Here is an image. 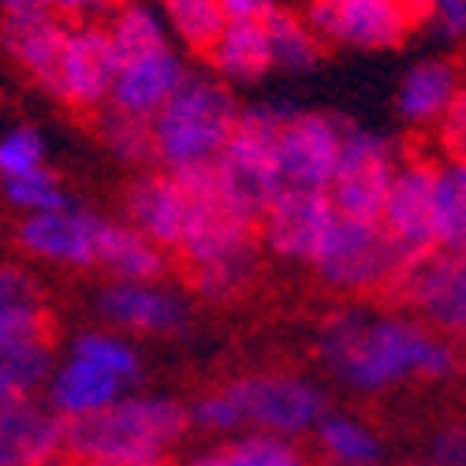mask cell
I'll return each mask as SVG.
<instances>
[{"instance_id": "obj_11", "label": "cell", "mask_w": 466, "mask_h": 466, "mask_svg": "<svg viewBox=\"0 0 466 466\" xmlns=\"http://www.w3.org/2000/svg\"><path fill=\"white\" fill-rule=\"evenodd\" d=\"M347 124L325 112H295L280 127L277 142V161L284 190H309V194H329L336 168H339V149H343Z\"/></svg>"}, {"instance_id": "obj_4", "label": "cell", "mask_w": 466, "mask_h": 466, "mask_svg": "<svg viewBox=\"0 0 466 466\" xmlns=\"http://www.w3.org/2000/svg\"><path fill=\"white\" fill-rule=\"evenodd\" d=\"M288 116H291V108L277 105V101L243 108L236 131H231L224 153L217 157V172H220V183H224V194L231 198V206L258 224L268 213V206L284 194L277 142H280V127Z\"/></svg>"}, {"instance_id": "obj_40", "label": "cell", "mask_w": 466, "mask_h": 466, "mask_svg": "<svg viewBox=\"0 0 466 466\" xmlns=\"http://www.w3.org/2000/svg\"><path fill=\"white\" fill-rule=\"evenodd\" d=\"M46 5L67 26H90L116 12V0H46Z\"/></svg>"}, {"instance_id": "obj_7", "label": "cell", "mask_w": 466, "mask_h": 466, "mask_svg": "<svg viewBox=\"0 0 466 466\" xmlns=\"http://www.w3.org/2000/svg\"><path fill=\"white\" fill-rule=\"evenodd\" d=\"M388 295L403 302L407 314L430 325L437 336L466 343V254L433 250L403 265Z\"/></svg>"}, {"instance_id": "obj_42", "label": "cell", "mask_w": 466, "mask_h": 466, "mask_svg": "<svg viewBox=\"0 0 466 466\" xmlns=\"http://www.w3.org/2000/svg\"><path fill=\"white\" fill-rule=\"evenodd\" d=\"M228 23H265L280 5L277 0H220Z\"/></svg>"}, {"instance_id": "obj_15", "label": "cell", "mask_w": 466, "mask_h": 466, "mask_svg": "<svg viewBox=\"0 0 466 466\" xmlns=\"http://www.w3.org/2000/svg\"><path fill=\"white\" fill-rule=\"evenodd\" d=\"M339 213L329 194L309 190H284L280 198L268 206V213L258 224V243L291 265H314L321 254L329 231L336 228Z\"/></svg>"}, {"instance_id": "obj_27", "label": "cell", "mask_w": 466, "mask_h": 466, "mask_svg": "<svg viewBox=\"0 0 466 466\" xmlns=\"http://www.w3.org/2000/svg\"><path fill=\"white\" fill-rule=\"evenodd\" d=\"M265 30H268V46H273V64L280 71L306 75V71H314L321 64L325 46H321V37L306 26V19L299 12L277 8L265 19Z\"/></svg>"}, {"instance_id": "obj_30", "label": "cell", "mask_w": 466, "mask_h": 466, "mask_svg": "<svg viewBox=\"0 0 466 466\" xmlns=\"http://www.w3.org/2000/svg\"><path fill=\"white\" fill-rule=\"evenodd\" d=\"M437 247L466 254V161H437Z\"/></svg>"}, {"instance_id": "obj_19", "label": "cell", "mask_w": 466, "mask_h": 466, "mask_svg": "<svg viewBox=\"0 0 466 466\" xmlns=\"http://www.w3.org/2000/svg\"><path fill=\"white\" fill-rule=\"evenodd\" d=\"M187 79V64L176 49H161L138 60H124L116 71V86H112V108H120L127 116H142L153 120L172 94L183 86Z\"/></svg>"}, {"instance_id": "obj_31", "label": "cell", "mask_w": 466, "mask_h": 466, "mask_svg": "<svg viewBox=\"0 0 466 466\" xmlns=\"http://www.w3.org/2000/svg\"><path fill=\"white\" fill-rule=\"evenodd\" d=\"M97 135L105 149L124 165L157 161V153H153V124L142 120V116H127L108 105L105 112H97Z\"/></svg>"}, {"instance_id": "obj_43", "label": "cell", "mask_w": 466, "mask_h": 466, "mask_svg": "<svg viewBox=\"0 0 466 466\" xmlns=\"http://www.w3.org/2000/svg\"><path fill=\"white\" fill-rule=\"evenodd\" d=\"M46 0H0V15L8 12H26V8H42Z\"/></svg>"}, {"instance_id": "obj_33", "label": "cell", "mask_w": 466, "mask_h": 466, "mask_svg": "<svg viewBox=\"0 0 466 466\" xmlns=\"http://www.w3.org/2000/svg\"><path fill=\"white\" fill-rule=\"evenodd\" d=\"M190 425L194 430H202V433H209V437H224V441H236V437L247 433L243 410H239L236 396L228 392V384L209 388V392H202L198 400L190 403Z\"/></svg>"}, {"instance_id": "obj_37", "label": "cell", "mask_w": 466, "mask_h": 466, "mask_svg": "<svg viewBox=\"0 0 466 466\" xmlns=\"http://www.w3.org/2000/svg\"><path fill=\"white\" fill-rule=\"evenodd\" d=\"M421 23H430L444 42L466 46V0H410Z\"/></svg>"}, {"instance_id": "obj_2", "label": "cell", "mask_w": 466, "mask_h": 466, "mask_svg": "<svg viewBox=\"0 0 466 466\" xmlns=\"http://www.w3.org/2000/svg\"><path fill=\"white\" fill-rule=\"evenodd\" d=\"M190 430L187 403L131 392L108 410L67 425V459L71 466H168Z\"/></svg>"}, {"instance_id": "obj_29", "label": "cell", "mask_w": 466, "mask_h": 466, "mask_svg": "<svg viewBox=\"0 0 466 466\" xmlns=\"http://www.w3.org/2000/svg\"><path fill=\"white\" fill-rule=\"evenodd\" d=\"M165 26L176 34V42L198 56H209L217 37L228 26L220 0H161Z\"/></svg>"}, {"instance_id": "obj_16", "label": "cell", "mask_w": 466, "mask_h": 466, "mask_svg": "<svg viewBox=\"0 0 466 466\" xmlns=\"http://www.w3.org/2000/svg\"><path fill=\"white\" fill-rule=\"evenodd\" d=\"M67 34H71V26L64 19H56L49 12V5L0 15V49L46 94H53L56 71H60L64 49H67Z\"/></svg>"}, {"instance_id": "obj_39", "label": "cell", "mask_w": 466, "mask_h": 466, "mask_svg": "<svg viewBox=\"0 0 466 466\" xmlns=\"http://www.w3.org/2000/svg\"><path fill=\"white\" fill-rule=\"evenodd\" d=\"M430 466H466V421H448L430 437Z\"/></svg>"}, {"instance_id": "obj_44", "label": "cell", "mask_w": 466, "mask_h": 466, "mask_svg": "<svg viewBox=\"0 0 466 466\" xmlns=\"http://www.w3.org/2000/svg\"><path fill=\"white\" fill-rule=\"evenodd\" d=\"M60 466H71V462H60Z\"/></svg>"}, {"instance_id": "obj_18", "label": "cell", "mask_w": 466, "mask_h": 466, "mask_svg": "<svg viewBox=\"0 0 466 466\" xmlns=\"http://www.w3.org/2000/svg\"><path fill=\"white\" fill-rule=\"evenodd\" d=\"M67 459V421L30 400L0 414V466H60Z\"/></svg>"}, {"instance_id": "obj_3", "label": "cell", "mask_w": 466, "mask_h": 466, "mask_svg": "<svg viewBox=\"0 0 466 466\" xmlns=\"http://www.w3.org/2000/svg\"><path fill=\"white\" fill-rule=\"evenodd\" d=\"M239 112L243 108L231 97L228 83H220L213 71H187L172 101L149 120L157 168L187 172L198 165H217L239 124Z\"/></svg>"}, {"instance_id": "obj_20", "label": "cell", "mask_w": 466, "mask_h": 466, "mask_svg": "<svg viewBox=\"0 0 466 466\" xmlns=\"http://www.w3.org/2000/svg\"><path fill=\"white\" fill-rule=\"evenodd\" d=\"M124 396H127V388L116 380V377L101 373L97 366H90L83 359L67 355V359L56 362V370H53V377L46 384V396L42 400L67 425H75V421H86V418L108 410L112 403H120Z\"/></svg>"}, {"instance_id": "obj_22", "label": "cell", "mask_w": 466, "mask_h": 466, "mask_svg": "<svg viewBox=\"0 0 466 466\" xmlns=\"http://www.w3.org/2000/svg\"><path fill=\"white\" fill-rule=\"evenodd\" d=\"M206 60L220 83H236V86L258 83L277 67L265 23H228Z\"/></svg>"}, {"instance_id": "obj_38", "label": "cell", "mask_w": 466, "mask_h": 466, "mask_svg": "<svg viewBox=\"0 0 466 466\" xmlns=\"http://www.w3.org/2000/svg\"><path fill=\"white\" fill-rule=\"evenodd\" d=\"M433 131H437V146L444 149V161H466V83L459 86V94L451 97Z\"/></svg>"}, {"instance_id": "obj_28", "label": "cell", "mask_w": 466, "mask_h": 466, "mask_svg": "<svg viewBox=\"0 0 466 466\" xmlns=\"http://www.w3.org/2000/svg\"><path fill=\"white\" fill-rule=\"evenodd\" d=\"M67 355L97 366L101 373L116 377L124 388H131V384L142 380V355H138V347L127 336L112 332V329H86V332H79V336L71 339Z\"/></svg>"}, {"instance_id": "obj_23", "label": "cell", "mask_w": 466, "mask_h": 466, "mask_svg": "<svg viewBox=\"0 0 466 466\" xmlns=\"http://www.w3.org/2000/svg\"><path fill=\"white\" fill-rule=\"evenodd\" d=\"M321 466H384V441L351 410H329L314 433Z\"/></svg>"}, {"instance_id": "obj_24", "label": "cell", "mask_w": 466, "mask_h": 466, "mask_svg": "<svg viewBox=\"0 0 466 466\" xmlns=\"http://www.w3.org/2000/svg\"><path fill=\"white\" fill-rule=\"evenodd\" d=\"M101 268L112 280H124V284H157L168 273V250L146 239L131 224L108 220L101 239Z\"/></svg>"}, {"instance_id": "obj_1", "label": "cell", "mask_w": 466, "mask_h": 466, "mask_svg": "<svg viewBox=\"0 0 466 466\" xmlns=\"http://www.w3.org/2000/svg\"><path fill=\"white\" fill-rule=\"evenodd\" d=\"M314 351L321 370L355 396H384L403 384H448L466 373L462 343L437 336L410 314L339 306L321 321Z\"/></svg>"}, {"instance_id": "obj_6", "label": "cell", "mask_w": 466, "mask_h": 466, "mask_svg": "<svg viewBox=\"0 0 466 466\" xmlns=\"http://www.w3.org/2000/svg\"><path fill=\"white\" fill-rule=\"evenodd\" d=\"M403 265L407 258L384 231V224L339 217L309 268L336 295H388V288L403 273Z\"/></svg>"}, {"instance_id": "obj_17", "label": "cell", "mask_w": 466, "mask_h": 466, "mask_svg": "<svg viewBox=\"0 0 466 466\" xmlns=\"http://www.w3.org/2000/svg\"><path fill=\"white\" fill-rule=\"evenodd\" d=\"M187 190L176 179V172L165 168H153L142 172L127 183L124 190V213L127 224L135 231H142L146 239H153L161 250L176 254L183 243V231H187Z\"/></svg>"}, {"instance_id": "obj_35", "label": "cell", "mask_w": 466, "mask_h": 466, "mask_svg": "<svg viewBox=\"0 0 466 466\" xmlns=\"http://www.w3.org/2000/svg\"><path fill=\"white\" fill-rule=\"evenodd\" d=\"M46 329H49V314H46L42 299L0 302V355L15 351V347H23V343L46 339Z\"/></svg>"}, {"instance_id": "obj_21", "label": "cell", "mask_w": 466, "mask_h": 466, "mask_svg": "<svg viewBox=\"0 0 466 466\" xmlns=\"http://www.w3.org/2000/svg\"><path fill=\"white\" fill-rule=\"evenodd\" d=\"M459 67L444 56H430L418 60L400 83L396 94V112L400 120L410 127H437V120L444 116V108L451 105V97L459 94Z\"/></svg>"}, {"instance_id": "obj_26", "label": "cell", "mask_w": 466, "mask_h": 466, "mask_svg": "<svg viewBox=\"0 0 466 466\" xmlns=\"http://www.w3.org/2000/svg\"><path fill=\"white\" fill-rule=\"evenodd\" d=\"M112 46H116V56L124 60H138V56H149V53H161V49H172L168 42V26L165 19L153 12L142 0H127V5H116V12L108 15L105 23Z\"/></svg>"}, {"instance_id": "obj_41", "label": "cell", "mask_w": 466, "mask_h": 466, "mask_svg": "<svg viewBox=\"0 0 466 466\" xmlns=\"http://www.w3.org/2000/svg\"><path fill=\"white\" fill-rule=\"evenodd\" d=\"M30 299H42L37 280L19 265H0V302H30Z\"/></svg>"}, {"instance_id": "obj_13", "label": "cell", "mask_w": 466, "mask_h": 466, "mask_svg": "<svg viewBox=\"0 0 466 466\" xmlns=\"http://www.w3.org/2000/svg\"><path fill=\"white\" fill-rule=\"evenodd\" d=\"M105 228H108L105 217L83 206H67L56 213L23 217L15 228V243L34 261H49L60 268H97Z\"/></svg>"}, {"instance_id": "obj_9", "label": "cell", "mask_w": 466, "mask_h": 466, "mask_svg": "<svg viewBox=\"0 0 466 466\" xmlns=\"http://www.w3.org/2000/svg\"><path fill=\"white\" fill-rule=\"evenodd\" d=\"M400 161H403V153L384 135L347 124L343 149H339V168H336V179L329 187V198H332L336 213L347 220L380 224Z\"/></svg>"}, {"instance_id": "obj_12", "label": "cell", "mask_w": 466, "mask_h": 466, "mask_svg": "<svg viewBox=\"0 0 466 466\" xmlns=\"http://www.w3.org/2000/svg\"><path fill=\"white\" fill-rule=\"evenodd\" d=\"M116 71H120V56H116L108 30L101 23L71 26L49 97L75 112H105L112 105Z\"/></svg>"}, {"instance_id": "obj_25", "label": "cell", "mask_w": 466, "mask_h": 466, "mask_svg": "<svg viewBox=\"0 0 466 466\" xmlns=\"http://www.w3.org/2000/svg\"><path fill=\"white\" fill-rule=\"evenodd\" d=\"M56 362L60 359L49 339H34V343L15 347L8 355H0V414L46 396V384H49Z\"/></svg>"}, {"instance_id": "obj_5", "label": "cell", "mask_w": 466, "mask_h": 466, "mask_svg": "<svg viewBox=\"0 0 466 466\" xmlns=\"http://www.w3.org/2000/svg\"><path fill=\"white\" fill-rule=\"evenodd\" d=\"M228 392L236 396L243 410L247 433H268V437H288L302 441L314 437L321 418L332 410L325 388L291 370H254L228 380Z\"/></svg>"}, {"instance_id": "obj_10", "label": "cell", "mask_w": 466, "mask_h": 466, "mask_svg": "<svg viewBox=\"0 0 466 466\" xmlns=\"http://www.w3.org/2000/svg\"><path fill=\"white\" fill-rule=\"evenodd\" d=\"M380 224L396 239L407 265L441 250L437 247V161L433 157L407 153L400 161Z\"/></svg>"}, {"instance_id": "obj_32", "label": "cell", "mask_w": 466, "mask_h": 466, "mask_svg": "<svg viewBox=\"0 0 466 466\" xmlns=\"http://www.w3.org/2000/svg\"><path fill=\"white\" fill-rule=\"evenodd\" d=\"M228 455V466H314L299 441L268 437V433H243L236 441L220 444Z\"/></svg>"}, {"instance_id": "obj_8", "label": "cell", "mask_w": 466, "mask_h": 466, "mask_svg": "<svg viewBox=\"0 0 466 466\" xmlns=\"http://www.w3.org/2000/svg\"><path fill=\"white\" fill-rule=\"evenodd\" d=\"M306 26L321 37V46L347 49H400L410 30L421 26L410 0H306Z\"/></svg>"}, {"instance_id": "obj_36", "label": "cell", "mask_w": 466, "mask_h": 466, "mask_svg": "<svg viewBox=\"0 0 466 466\" xmlns=\"http://www.w3.org/2000/svg\"><path fill=\"white\" fill-rule=\"evenodd\" d=\"M46 168V138L34 127H12L0 135V179H23Z\"/></svg>"}, {"instance_id": "obj_14", "label": "cell", "mask_w": 466, "mask_h": 466, "mask_svg": "<svg viewBox=\"0 0 466 466\" xmlns=\"http://www.w3.org/2000/svg\"><path fill=\"white\" fill-rule=\"evenodd\" d=\"M97 318L120 336H176L190 314V295L157 280V284H124L112 280L94 299Z\"/></svg>"}, {"instance_id": "obj_34", "label": "cell", "mask_w": 466, "mask_h": 466, "mask_svg": "<svg viewBox=\"0 0 466 466\" xmlns=\"http://www.w3.org/2000/svg\"><path fill=\"white\" fill-rule=\"evenodd\" d=\"M5 198L23 209L26 217L34 213H56V209H67V190L60 187V179L42 168V172H34V176H23V179H8L5 183Z\"/></svg>"}]
</instances>
